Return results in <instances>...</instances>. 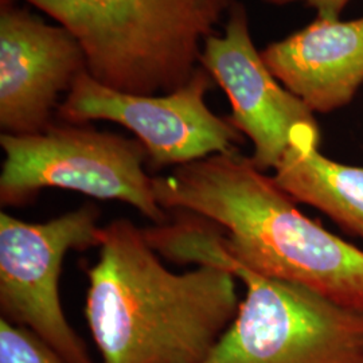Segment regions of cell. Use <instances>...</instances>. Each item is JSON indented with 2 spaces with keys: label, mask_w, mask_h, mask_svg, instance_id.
Here are the masks:
<instances>
[{
  "label": "cell",
  "mask_w": 363,
  "mask_h": 363,
  "mask_svg": "<svg viewBox=\"0 0 363 363\" xmlns=\"http://www.w3.org/2000/svg\"><path fill=\"white\" fill-rule=\"evenodd\" d=\"M85 69V52L65 27L46 23L15 0H0L1 133L49 128L60 94Z\"/></svg>",
  "instance_id": "obj_8"
},
{
  "label": "cell",
  "mask_w": 363,
  "mask_h": 363,
  "mask_svg": "<svg viewBox=\"0 0 363 363\" xmlns=\"http://www.w3.org/2000/svg\"><path fill=\"white\" fill-rule=\"evenodd\" d=\"M199 64L226 93L232 105L228 120L253 143L252 160L261 171L277 167L298 125L318 124L311 109L264 62L241 1L228 13L223 35L205 40Z\"/></svg>",
  "instance_id": "obj_9"
},
{
  "label": "cell",
  "mask_w": 363,
  "mask_h": 363,
  "mask_svg": "<svg viewBox=\"0 0 363 363\" xmlns=\"http://www.w3.org/2000/svg\"><path fill=\"white\" fill-rule=\"evenodd\" d=\"M0 363H65L40 337L25 327L0 319Z\"/></svg>",
  "instance_id": "obj_12"
},
{
  "label": "cell",
  "mask_w": 363,
  "mask_h": 363,
  "mask_svg": "<svg viewBox=\"0 0 363 363\" xmlns=\"http://www.w3.org/2000/svg\"><path fill=\"white\" fill-rule=\"evenodd\" d=\"M265 3L274 4V6H286L289 3L303 1L307 6L315 9L318 11V16L323 19L337 21L339 15L345 10L350 0H264Z\"/></svg>",
  "instance_id": "obj_13"
},
{
  "label": "cell",
  "mask_w": 363,
  "mask_h": 363,
  "mask_svg": "<svg viewBox=\"0 0 363 363\" xmlns=\"http://www.w3.org/2000/svg\"><path fill=\"white\" fill-rule=\"evenodd\" d=\"M4 160L0 203L23 206L48 187L97 199L121 201L155 225L167 223L156 199L154 177L144 164L148 152L139 139H128L86 124L52 123L34 135H0Z\"/></svg>",
  "instance_id": "obj_5"
},
{
  "label": "cell",
  "mask_w": 363,
  "mask_h": 363,
  "mask_svg": "<svg viewBox=\"0 0 363 363\" xmlns=\"http://www.w3.org/2000/svg\"><path fill=\"white\" fill-rule=\"evenodd\" d=\"M261 55L313 113L333 112L349 104L363 84V16L349 22L318 16Z\"/></svg>",
  "instance_id": "obj_10"
},
{
  "label": "cell",
  "mask_w": 363,
  "mask_h": 363,
  "mask_svg": "<svg viewBox=\"0 0 363 363\" xmlns=\"http://www.w3.org/2000/svg\"><path fill=\"white\" fill-rule=\"evenodd\" d=\"M216 85L203 66L181 89L140 96L106 88L88 69L78 74L57 109L61 121H113L132 130L148 152L151 169L182 166L216 154L237 151L244 135L228 117L210 111L205 97Z\"/></svg>",
  "instance_id": "obj_7"
},
{
  "label": "cell",
  "mask_w": 363,
  "mask_h": 363,
  "mask_svg": "<svg viewBox=\"0 0 363 363\" xmlns=\"http://www.w3.org/2000/svg\"><path fill=\"white\" fill-rule=\"evenodd\" d=\"M164 210L222 229L228 259L261 276L363 311V250L300 211L296 201L240 151L206 156L154 177Z\"/></svg>",
  "instance_id": "obj_1"
},
{
  "label": "cell",
  "mask_w": 363,
  "mask_h": 363,
  "mask_svg": "<svg viewBox=\"0 0 363 363\" xmlns=\"http://www.w3.org/2000/svg\"><path fill=\"white\" fill-rule=\"evenodd\" d=\"M70 31L91 77L115 91L155 96L184 86L202 45L237 0H25Z\"/></svg>",
  "instance_id": "obj_3"
},
{
  "label": "cell",
  "mask_w": 363,
  "mask_h": 363,
  "mask_svg": "<svg viewBox=\"0 0 363 363\" xmlns=\"http://www.w3.org/2000/svg\"><path fill=\"white\" fill-rule=\"evenodd\" d=\"M319 143L318 124L298 125L273 178L296 202L320 210L363 240V167L327 157Z\"/></svg>",
  "instance_id": "obj_11"
},
{
  "label": "cell",
  "mask_w": 363,
  "mask_h": 363,
  "mask_svg": "<svg viewBox=\"0 0 363 363\" xmlns=\"http://www.w3.org/2000/svg\"><path fill=\"white\" fill-rule=\"evenodd\" d=\"M99 216L91 203L42 223L0 213L1 318L34 333L65 363H97L66 319L60 276L69 250L100 245Z\"/></svg>",
  "instance_id": "obj_6"
},
{
  "label": "cell",
  "mask_w": 363,
  "mask_h": 363,
  "mask_svg": "<svg viewBox=\"0 0 363 363\" xmlns=\"http://www.w3.org/2000/svg\"><path fill=\"white\" fill-rule=\"evenodd\" d=\"M220 234L193 230L182 245L183 261L229 269L247 294L232 325L198 363H363V311L249 271L223 255Z\"/></svg>",
  "instance_id": "obj_4"
},
{
  "label": "cell",
  "mask_w": 363,
  "mask_h": 363,
  "mask_svg": "<svg viewBox=\"0 0 363 363\" xmlns=\"http://www.w3.org/2000/svg\"><path fill=\"white\" fill-rule=\"evenodd\" d=\"M86 273L85 316L104 363H198L232 325L240 301L229 269L171 272L132 220L100 232Z\"/></svg>",
  "instance_id": "obj_2"
}]
</instances>
